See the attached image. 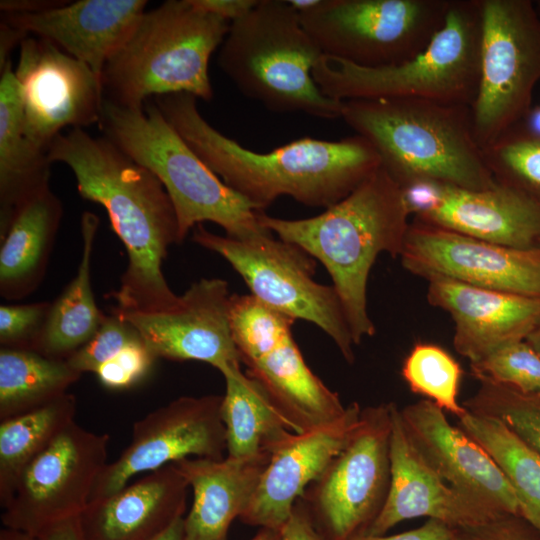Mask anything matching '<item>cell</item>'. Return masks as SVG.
<instances>
[{"label": "cell", "instance_id": "1", "mask_svg": "<svg viewBox=\"0 0 540 540\" xmlns=\"http://www.w3.org/2000/svg\"><path fill=\"white\" fill-rule=\"evenodd\" d=\"M49 161L67 165L85 200L103 206L123 243L128 265L120 286L108 296L116 308L158 311L174 306L179 296L162 271L168 249L179 244L172 201L161 181L106 137L82 128L60 133L47 147Z\"/></svg>", "mask_w": 540, "mask_h": 540}, {"label": "cell", "instance_id": "8", "mask_svg": "<svg viewBox=\"0 0 540 540\" xmlns=\"http://www.w3.org/2000/svg\"><path fill=\"white\" fill-rule=\"evenodd\" d=\"M480 0H451L445 23L427 48L397 65L368 68L322 55L313 78L338 101L415 98L472 106L480 80Z\"/></svg>", "mask_w": 540, "mask_h": 540}, {"label": "cell", "instance_id": "18", "mask_svg": "<svg viewBox=\"0 0 540 540\" xmlns=\"http://www.w3.org/2000/svg\"><path fill=\"white\" fill-rule=\"evenodd\" d=\"M228 283L202 278L165 310L110 309L131 324L153 355L174 361H201L222 375L241 368L230 324Z\"/></svg>", "mask_w": 540, "mask_h": 540}, {"label": "cell", "instance_id": "31", "mask_svg": "<svg viewBox=\"0 0 540 540\" xmlns=\"http://www.w3.org/2000/svg\"><path fill=\"white\" fill-rule=\"evenodd\" d=\"M82 374L66 360L34 350L0 349V419L5 420L67 393Z\"/></svg>", "mask_w": 540, "mask_h": 540}, {"label": "cell", "instance_id": "28", "mask_svg": "<svg viewBox=\"0 0 540 540\" xmlns=\"http://www.w3.org/2000/svg\"><path fill=\"white\" fill-rule=\"evenodd\" d=\"M0 235L15 211L31 195L49 185L47 151L24 129L20 84L9 61L0 71Z\"/></svg>", "mask_w": 540, "mask_h": 540}, {"label": "cell", "instance_id": "15", "mask_svg": "<svg viewBox=\"0 0 540 540\" xmlns=\"http://www.w3.org/2000/svg\"><path fill=\"white\" fill-rule=\"evenodd\" d=\"M223 396H182L134 422L131 441L107 463L91 500L109 497L135 475L196 456L224 459L226 430L221 416Z\"/></svg>", "mask_w": 540, "mask_h": 540}, {"label": "cell", "instance_id": "25", "mask_svg": "<svg viewBox=\"0 0 540 540\" xmlns=\"http://www.w3.org/2000/svg\"><path fill=\"white\" fill-rule=\"evenodd\" d=\"M414 219L498 245L540 247V204L498 182L481 190L444 183L435 207Z\"/></svg>", "mask_w": 540, "mask_h": 540}, {"label": "cell", "instance_id": "45", "mask_svg": "<svg viewBox=\"0 0 540 540\" xmlns=\"http://www.w3.org/2000/svg\"><path fill=\"white\" fill-rule=\"evenodd\" d=\"M28 36L27 33L1 19L0 22V71L11 61L10 53Z\"/></svg>", "mask_w": 540, "mask_h": 540}, {"label": "cell", "instance_id": "32", "mask_svg": "<svg viewBox=\"0 0 540 540\" xmlns=\"http://www.w3.org/2000/svg\"><path fill=\"white\" fill-rule=\"evenodd\" d=\"M77 400L65 393L26 413L1 420L0 504L3 507L23 469L75 419Z\"/></svg>", "mask_w": 540, "mask_h": 540}, {"label": "cell", "instance_id": "37", "mask_svg": "<svg viewBox=\"0 0 540 540\" xmlns=\"http://www.w3.org/2000/svg\"><path fill=\"white\" fill-rule=\"evenodd\" d=\"M470 368L475 378H487L523 393H540V357L525 340L497 348L470 363Z\"/></svg>", "mask_w": 540, "mask_h": 540}, {"label": "cell", "instance_id": "9", "mask_svg": "<svg viewBox=\"0 0 540 540\" xmlns=\"http://www.w3.org/2000/svg\"><path fill=\"white\" fill-rule=\"evenodd\" d=\"M294 322L251 294L231 295V331L246 374L262 387L291 430L302 433L333 422L346 406L305 362L292 334Z\"/></svg>", "mask_w": 540, "mask_h": 540}, {"label": "cell", "instance_id": "16", "mask_svg": "<svg viewBox=\"0 0 540 540\" xmlns=\"http://www.w3.org/2000/svg\"><path fill=\"white\" fill-rule=\"evenodd\" d=\"M15 75L25 132L46 151L62 129L99 124L105 98L101 77L54 43L28 35L20 44Z\"/></svg>", "mask_w": 540, "mask_h": 540}, {"label": "cell", "instance_id": "4", "mask_svg": "<svg viewBox=\"0 0 540 540\" xmlns=\"http://www.w3.org/2000/svg\"><path fill=\"white\" fill-rule=\"evenodd\" d=\"M341 118L377 151L400 185L432 179L461 188L495 186L473 131L471 106L415 98L343 101Z\"/></svg>", "mask_w": 540, "mask_h": 540}, {"label": "cell", "instance_id": "43", "mask_svg": "<svg viewBox=\"0 0 540 540\" xmlns=\"http://www.w3.org/2000/svg\"><path fill=\"white\" fill-rule=\"evenodd\" d=\"M281 540H325L316 529L306 505L299 498L280 529Z\"/></svg>", "mask_w": 540, "mask_h": 540}, {"label": "cell", "instance_id": "14", "mask_svg": "<svg viewBox=\"0 0 540 540\" xmlns=\"http://www.w3.org/2000/svg\"><path fill=\"white\" fill-rule=\"evenodd\" d=\"M109 441L72 421L19 475L2 507L3 526L39 537L78 518L107 465Z\"/></svg>", "mask_w": 540, "mask_h": 540}, {"label": "cell", "instance_id": "33", "mask_svg": "<svg viewBox=\"0 0 540 540\" xmlns=\"http://www.w3.org/2000/svg\"><path fill=\"white\" fill-rule=\"evenodd\" d=\"M457 426L499 465L516 494L520 515L540 533V456L496 419L467 410Z\"/></svg>", "mask_w": 540, "mask_h": 540}, {"label": "cell", "instance_id": "22", "mask_svg": "<svg viewBox=\"0 0 540 540\" xmlns=\"http://www.w3.org/2000/svg\"><path fill=\"white\" fill-rule=\"evenodd\" d=\"M427 299L451 315L454 348L470 363L505 344L525 340L540 320V298L444 277L428 279Z\"/></svg>", "mask_w": 540, "mask_h": 540}, {"label": "cell", "instance_id": "51", "mask_svg": "<svg viewBox=\"0 0 540 540\" xmlns=\"http://www.w3.org/2000/svg\"><path fill=\"white\" fill-rule=\"evenodd\" d=\"M250 540H281L280 530L260 528L257 534Z\"/></svg>", "mask_w": 540, "mask_h": 540}, {"label": "cell", "instance_id": "34", "mask_svg": "<svg viewBox=\"0 0 540 540\" xmlns=\"http://www.w3.org/2000/svg\"><path fill=\"white\" fill-rule=\"evenodd\" d=\"M401 374L413 393L434 402L445 412L457 418L467 412L458 401L463 370L441 346L427 342L414 344L404 359Z\"/></svg>", "mask_w": 540, "mask_h": 540}, {"label": "cell", "instance_id": "2", "mask_svg": "<svg viewBox=\"0 0 540 540\" xmlns=\"http://www.w3.org/2000/svg\"><path fill=\"white\" fill-rule=\"evenodd\" d=\"M154 103L203 162L259 212L281 196L328 208L381 167L373 145L357 134L336 141L304 137L260 153L211 126L194 95H161Z\"/></svg>", "mask_w": 540, "mask_h": 540}, {"label": "cell", "instance_id": "48", "mask_svg": "<svg viewBox=\"0 0 540 540\" xmlns=\"http://www.w3.org/2000/svg\"><path fill=\"white\" fill-rule=\"evenodd\" d=\"M183 536L184 517H180L154 540H183Z\"/></svg>", "mask_w": 540, "mask_h": 540}, {"label": "cell", "instance_id": "11", "mask_svg": "<svg viewBox=\"0 0 540 540\" xmlns=\"http://www.w3.org/2000/svg\"><path fill=\"white\" fill-rule=\"evenodd\" d=\"M198 245L222 256L242 277L260 303L294 320L321 328L344 359L355 360L354 341L335 288L314 281V258L299 247L275 238L272 232L236 239L194 228Z\"/></svg>", "mask_w": 540, "mask_h": 540}, {"label": "cell", "instance_id": "19", "mask_svg": "<svg viewBox=\"0 0 540 540\" xmlns=\"http://www.w3.org/2000/svg\"><path fill=\"white\" fill-rule=\"evenodd\" d=\"M400 415L415 448L447 484L496 515H520L502 469L479 443L448 421L443 409L421 399L400 408Z\"/></svg>", "mask_w": 540, "mask_h": 540}, {"label": "cell", "instance_id": "12", "mask_svg": "<svg viewBox=\"0 0 540 540\" xmlns=\"http://www.w3.org/2000/svg\"><path fill=\"white\" fill-rule=\"evenodd\" d=\"M480 80L471 106L483 150L531 109L540 80V16L531 0H480Z\"/></svg>", "mask_w": 540, "mask_h": 540}, {"label": "cell", "instance_id": "13", "mask_svg": "<svg viewBox=\"0 0 540 540\" xmlns=\"http://www.w3.org/2000/svg\"><path fill=\"white\" fill-rule=\"evenodd\" d=\"M392 403L362 408L344 448L300 497L325 540L366 534L390 486Z\"/></svg>", "mask_w": 540, "mask_h": 540}, {"label": "cell", "instance_id": "29", "mask_svg": "<svg viewBox=\"0 0 540 540\" xmlns=\"http://www.w3.org/2000/svg\"><path fill=\"white\" fill-rule=\"evenodd\" d=\"M98 217L84 212L81 217L82 253L77 272L61 294L51 302L35 351L66 360L86 344L101 326L105 314L96 304L91 281L94 241Z\"/></svg>", "mask_w": 540, "mask_h": 540}, {"label": "cell", "instance_id": "46", "mask_svg": "<svg viewBox=\"0 0 540 540\" xmlns=\"http://www.w3.org/2000/svg\"><path fill=\"white\" fill-rule=\"evenodd\" d=\"M78 518L59 523L49 528L39 538L42 540H82Z\"/></svg>", "mask_w": 540, "mask_h": 540}, {"label": "cell", "instance_id": "6", "mask_svg": "<svg viewBox=\"0 0 540 540\" xmlns=\"http://www.w3.org/2000/svg\"><path fill=\"white\" fill-rule=\"evenodd\" d=\"M99 126L104 137L161 181L175 209L179 243L204 222L236 239L271 232L260 224V212L203 162L154 102L129 108L105 97Z\"/></svg>", "mask_w": 540, "mask_h": 540}, {"label": "cell", "instance_id": "17", "mask_svg": "<svg viewBox=\"0 0 540 540\" xmlns=\"http://www.w3.org/2000/svg\"><path fill=\"white\" fill-rule=\"evenodd\" d=\"M400 257L406 270L427 280L444 277L540 298V247H507L414 219Z\"/></svg>", "mask_w": 540, "mask_h": 540}, {"label": "cell", "instance_id": "44", "mask_svg": "<svg viewBox=\"0 0 540 540\" xmlns=\"http://www.w3.org/2000/svg\"><path fill=\"white\" fill-rule=\"evenodd\" d=\"M199 9L233 22L249 13L259 0H191Z\"/></svg>", "mask_w": 540, "mask_h": 540}, {"label": "cell", "instance_id": "47", "mask_svg": "<svg viewBox=\"0 0 540 540\" xmlns=\"http://www.w3.org/2000/svg\"><path fill=\"white\" fill-rule=\"evenodd\" d=\"M514 126L540 136V105L532 106L528 113Z\"/></svg>", "mask_w": 540, "mask_h": 540}, {"label": "cell", "instance_id": "24", "mask_svg": "<svg viewBox=\"0 0 540 540\" xmlns=\"http://www.w3.org/2000/svg\"><path fill=\"white\" fill-rule=\"evenodd\" d=\"M188 487L171 463L91 500L78 518L82 540H154L183 517Z\"/></svg>", "mask_w": 540, "mask_h": 540}, {"label": "cell", "instance_id": "21", "mask_svg": "<svg viewBox=\"0 0 540 540\" xmlns=\"http://www.w3.org/2000/svg\"><path fill=\"white\" fill-rule=\"evenodd\" d=\"M389 457L388 495L366 534L383 535L395 525L419 517L459 529L500 516L462 495L431 468L411 442L401 419L400 408L394 403Z\"/></svg>", "mask_w": 540, "mask_h": 540}, {"label": "cell", "instance_id": "7", "mask_svg": "<svg viewBox=\"0 0 540 540\" xmlns=\"http://www.w3.org/2000/svg\"><path fill=\"white\" fill-rule=\"evenodd\" d=\"M322 55L288 1L259 0L230 23L217 63L244 96L270 111L341 118L343 101L324 95L313 78Z\"/></svg>", "mask_w": 540, "mask_h": 540}, {"label": "cell", "instance_id": "26", "mask_svg": "<svg viewBox=\"0 0 540 540\" xmlns=\"http://www.w3.org/2000/svg\"><path fill=\"white\" fill-rule=\"evenodd\" d=\"M270 456L262 453L174 462L193 490L192 506L184 518L183 540H227L231 523L247 508Z\"/></svg>", "mask_w": 540, "mask_h": 540}, {"label": "cell", "instance_id": "41", "mask_svg": "<svg viewBox=\"0 0 540 540\" xmlns=\"http://www.w3.org/2000/svg\"><path fill=\"white\" fill-rule=\"evenodd\" d=\"M452 540H540V533L518 514H502L487 522L455 529Z\"/></svg>", "mask_w": 540, "mask_h": 540}, {"label": "cell", "instance_id": "10", "mask_svg": "<svg viewBox=\"0 0 540 540\" xmlns=\"http://www.w3.org/2000/svg\"><path fill=\"white\" fill-rule=\"evenodd\" d=\"M451 0H319L299 12L324 55L376 68L423 52L443 27Z\"/></svg>", "mask_w": 540, "mask_h": 540}, {"label": "cell", "instance_id": "5", "mask_svg": "<svg viewBox=\"0 0 540 540\" xmlns=\"http://www.w3.org/2000/svg\"><path fill=\"white\" fill-rule=\"evenodd\" d=\"M229 28L230 22L191 0H168L145 11L104 66L106 98L139 109L151 96L175 93L211 101L209 61Z\"/></svg>", "mask_w": 540, "mask_h": 540}, {"label": "cell", "instance_id": "49", "mask_svg": "<svg viewBox=\"0 0 540 540\" xmlns=\"http://www.w3.org/2000/svg\"><path fill=\"white\" fill-rule=\"evenodd\" d=\"M0 540H42L39 537L3 527L0 531Z\"/></svg>", "mask_w": 540, "mask_h": 540}, {"label": "cell", "instance_id": "38", "mask_svg": "<svg viewBox=\"0 0 540 540\" xmlns=\"http://www.w3.org/2000/svg\"><path fill=\"white\" fill-rule=\"evenodd\" d=\"M137 330L110 311L94 334L81 348L69 356L66 361L79 373L92 372L113 358L130 342L140 339Z\"/></svg>", "mask_w": 540, "mask_h": 540}, {"label": "cell", "instance_id": "35", "mask_svg": "<svg viewBox=\"0 0 540 540\" xmlns=\"http://www.w3.org/2000/svg\"><path fill=\"white\" fill-rule=\"evenodd\" d=\"M476 380L479 387L463 406L500 421L540 456V393H523L483 377Z\"/></svg>", "mask_w": 540, "mask_h": 540}, {"label": "cell", "instance_id": "27", "mask_svg": "<svg viewBox=\"0 0 540 540\" xmlns=\"http://www.w3.org/2000/svg\"><path fill=\"white\" fill-rule=\"evenodd\" d=\"M62 216V202L49 185L15 211L0 235V295L4 299H23L41 284Z\"/></svg>", "mask_w": 540, "mask_h": 540}, {"label": "cell", "instance_id": "20", "mask_svg": "<svg viewBox=\"0 0 540 540\" xmlns=\"http://www.w3.org/2000/svg\"><path fill=\"white\" fill-rule=\"evenodd\" d=\"M361 410L353 402L333 422L302 433L293 432L278 444L239 520L280 530L295 502L344 448L359 422Z\"/></svg>", "mask_w": 540, "mask_h": 540}, {"label": "cell", "instance_id": "23", "mask_svg": "<svg viewBox=\"0 0 540 540\" xmlns=\"http://www.w3.org/2000/svg\"><path fill=\"white\" fill-rule=\"evenodd\" d=\"M146 6V0H79L37 13H2L1 19L54 43L101 77Z\"/></svg>", "mask_w": 540, "mask_h": 540}, {"label": "cell", "instance_id": "50", "mask_svg": "<svg viewBox=\"0 0 540 540\" xmlns=\"http://www.w3.org/2000/svg\"><path fill=\"white\" fill-rule=\"evenodd\" d=\"M525 341L540 357V320L525 338Z\"/></svg>", "mask_w": 540, "mask_h": 540}, {"label": "cell", "instance_id": "3", "mask_svg": "<svg viewBox=\"0 0 540 540\" xmlns=\"http://www.w3.org/2000/svg\"><path fill=\"white\" fill-rule=\"evenodd\" d=\"M409 216L399 184L381 166L317 216L292 220L260 212L259 222L323 264L358 345L376 332L367 310L370 270L382 252L400 256Z\"/></svg>", "mask_w": 540, "mask_h": 540}, {"label": "cell", "instance_id": "36", "mask_svg": "<svg viewBox=\"0 0 540 540\" xmlns=\"http://www.w3.org/2000/svg\"><path fill=\"white\" fill-rule=\"evenodd\" d=\"M483 154L496 182L540 204V136L513 126Z\"/></svg>", "mask_w": 540, "mask_h": 540}, {"label": "cell", "instance_id": "39", "mask_svg": "<svg viewBox=\"0 0 540 540\" xmlns=\"http://www.w3.org/2000/svg\"><path fill=\"white\" fill-rule=\"evenodd\" d=\"M51 302L2 304L0 306V344L11 349H36Z\"/></svg>", "mask_w": 540, "mask_h": 540}, {"label": "cell", "instance_id": "40", "mask_svg": "<svg viewBox=\"0 0 540 540\" xmlns=\"http://www.w3.org/2000/svg\"><path fill=\"white\" fill-rule=\"evenodd\" d=\"M157 359L142 339L127 344L95 372L100 384L110 390H125L140 383Z\"/></svg>", "mask_w": 540, "mask_h": 540}, {"label": "cell", "instance_id": "30", "mask_svg": "<svg viewBox=\"0 0 540 540\" xmlns=\"http://www.w3.org/2000/svg\"><path fill=\"white\" fill-rule=\"evenodd\" d=\"M226 390L221 416L227 456L244 458L270 453L293 431L262 387L241 368L223 374Z\"/></svg>", "mask_w": 540, "mask_h": 540}, {"label": "cell", "instance_id": "42", "mask_svg": "<svg viewBox=\"0 0 540 540\" xmlns=\"http://www.w3.org/2000/svg\"><path fill=\"white\" fill-rule=\"evenodd\" d=\"M455 529L433 519H428L421 526L393 535L362 534L351 540H452Z\"/></svg>", "mask_w": 540, "mask_h": 540}, {"label": "cell", "instance_id": "52", "mask_svg": "<svg viewBox=\"0 0 540 540\" xmlns=\"http://www.w3.org/2000/svg\"><path fill=\"white\" fill-rule=\"evenodd\" d=\"M536 10L540 16V0L534 1Z\"/></svg>", "mask_w": 540, "mask_h": 540}]
</instances>
